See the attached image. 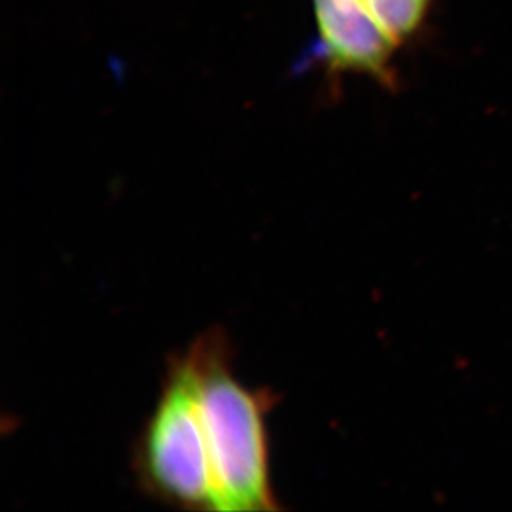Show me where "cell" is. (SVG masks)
<instances>
[{
    "instance_id": "2",
    "label": "cell",
    "mask_w": 512,
    "mask_h": 512,
    "mask_svg": "<svg viewBox=\"0 0 512 512\" xmlns=\"http://www.w3.org/2000/svg\"><path fill=\"white\" fill-rule=\"evenodd\" d=\"M131 469L148 498L186 511L214 512V491L196 436L194 388L184 350L168 357L160 395L131 451Z\"/></svg>"
},
{
    "instance_id": "4",
    "label": "cell",
    "mask_w": 512,
    "mask_h": 512,
    "mask_svg": "<svg viewBox=\"0 0 512 512\" xmlns=\"http://www.w3.org/2000/svg\"><path fill=\"white\" fill-rule=\"evenodd\" d=\"M378 24L400 45L410 42L423 29L435 0H363Z\"/></svg>"
},
{
    "instance_id": "1",
    "label": "cell",
    "mask_w": 512,
    "mask_h": 512,
    "mask_svg": "<svg viewBox=\"0 0 512 512\" xmlns=\"http://www.w3.org/2000/svg\"><path fill=\"white\" fill-rule=\"evenodd\" d=\"M184 353L193 373L196 435L213 481L214 512L279 511L267 430L279 395L246 387L236 377V350L221 325L201 332Z\"/></svg>"
},
{
    "instance_id": "3",
    "label": "cell",
    "mask_w": 512,
    "mask_h": 512,
    "mask_svg": "<svg viewBox=\"0 0 512 512\" xmlns=\"http://www.w3.org/2000/svg\"><path fill=\"white\" fill-rule=\"evenodd\" d=\"M319 29L317 57L332 75L355 73L395 90L393 57L398 45L378 24L363 0H314Z\"/></svg>"
}]
</instances>
